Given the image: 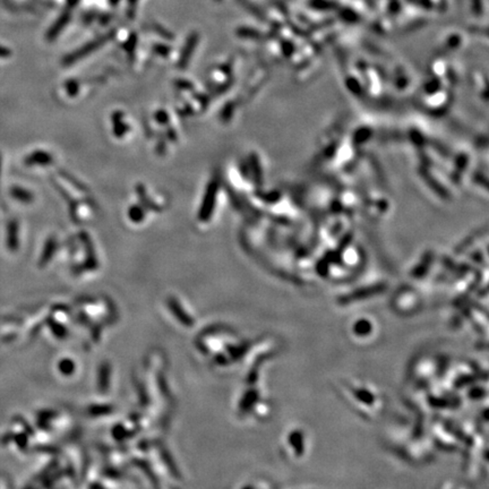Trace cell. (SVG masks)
Segmentation results:
<instances>
[{"instance_id": "obj_4", "label": "cell", "mask_w": 489, "mask_h": 489, "mask_svg": "<svg viewBox=\"0 0 489 489\" xmlns=\"http://www.w3.org/2000/svg\"><path fill=\"white\" fill-rule=\"evenodd\" d=\"M66 21H67L66 17H62V19H59L56 25H53V27L50 29L49 33H48V39L49 40H52L53 38H56V36L59 33V31H60L62 27L65 25V23H66Z\"/></svg>"}, {"instance_id": "obj_2", "label": "cell", "mask_w": 489, "mask_h": 489, "mask_svg": "<svg viewBox=\"0 0 489 489\" xmlns=\"http://www.w3.org/2000/svg\"><path fill=\"white\" fill-rule=\"evenodd\" d=\"M11 196L14 199H16V201L24 204H29L34 201L33 194L29 191H27V189L19 186H13L11 188Z\"/></svg>"}, {"instance_id": "obj_5", "label": "cell", "mask_w": 489, "mask_h": 489, "mask_svg": "<svg viewBox=\"0 0 489 489\" xmlns=\"http://www.w3.org/2000/svg\"><path fill=\"white\" fill-rule=\"evenodd\" d=\"M12 51L7 48L0 46V58H8L11 57Z\"/></svg>"}, {"instance_id": "obj_1", "label": "cell", "mask_w": 489, "mask_h": 489, "mask_svg": "<svg viewBox=\"0 0 489 489\" xmlns=\"http://www.w3.org/2000/svg\"><path fill=\"white\" fill-rule=\"evenodd\" d=\"M53 161V158L51 154L49 152L43 151V149H38V151H34L31 154L24 159V163L26 166H40V167H46L51 164Z\"/></svg>"}, {"instance_id": "obj_3", "label": "cell", "mask_w": 489, "mask_h": 489, "mask_svg": "<svg viewBox=\"0 0 489 489\" xmlns=\"http://www.w3.org/2000/svg\"><path fill=\"white\" fill-rule=\"evenodd\" d=\"M18 224L17 222L13 220L8 223V247L12 249H16L18 246Z\"/></svg>"}, {"instance_id": "obj_6", "label": "cell", "mask_w": 489, "mask_h": 489, "mask_svg": "<svg viewBox=\"0 0 489 489\" xmlns=\"http://www.w3.org/2000/svg\"><path fill=\"white\" fill-rule=\"evenodd\" d=\"M0 178H2V156H0Z\"/></svg>"}]
</instances>
